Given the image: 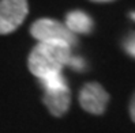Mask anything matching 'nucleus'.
<instances>
[{
	"label": "nucleus",
	"instance_id": "nucleus-1",
	"mask_svg": "<svg viewBox=\"0 0 135 133\" xmlns=\"http://www.w3.org/2000/svg\"><path fill=\"white\" fill-rule=\"evenodd\" d=\"M70 57L71 48L66 44L38 42L29 54V71L38 79L61 73V69L68 64Z\"/></svg>",
	"mask_w": 135,
	"mask_h": 133
},
{
	"label": "nucleus",
	"instance_id": "nucleus-2",
	"mask_svg": "<svg viewBox=\"0 0 135 133\" xmlns=\"http://www.w3.org/2000/svg\"><path fill=\"white\" fill-rule=\"evenodd\" d=\"M30 34L38 42L66 44L70 48H73L78 42L75 34L71 33L63 23L49 18H41L36 20L30 27Z\"/></svg>",
	"mask_w": 135,
	"mask_h": 133
},
{
	"label": "nucleus",
	"instance_id": "nucleus-3",
	"mask_svg": "<svg viewBox=\"0 0 135 133\" xmlns=\"http://www.w3.org/2000/svg\"><path fill=\"white\" fill-rule=\"evenodd\" d=\"M29 12L27 0H0V35L17 30Z\"/></svg>",
	"mask_w": 135,
	"mask_h": 133
},
{
	"label": "nucleus",
	"instance_id": "nucleus-4",
	"mask_svg": "<svg viewBox=\"0 0 135 133\" xmlns=\"http://www.w3.org/2000/svg\"><path fill=\"white\" fill-rule=\"evenodd\" d=\"M109 102V94L100 83H86L79 92V103L85 111L100 115L104 114Z\"/></svg>",
	"mask_w": 135,
	"mask_h": 133
},
{
	"label": "nucleus",
	"instance_id": "nucleus-5",
	"mask_svg": "<svg viewBox=\"0 0 135 133\" xmlns=\"http://www.w3.org/2000/svg\"><path fill=\"white\" fill-rule=\"evenodd\" d=\"M44 105L48 107L52 115L55 117H61L64 115L70 107L71 103V94L70 90H63V91H52V92H44L42 98Z\"/></svg>",
	"mask_w": 135,
	"mask_h": 133
},
{
	"label": "nucleus",
	"instance_id": "nucleus-6",
	"mask_svg": "<svg viewBox=\"0 0 135 133\" xmlns=\"http://www.w3.org/2000/svg\"><path fill=\"white\" fill-rule=\"evenodd\" d=\"M73 34H90L93 31V19L83 11H71L66 17L64 25Z\"/></svg>",
	"mask_w": 135,
	"mask_h": 133
},
{
	"label": "nucleus",
	"instance_id": "nucleus-7",
	"mask_svg": "<svg viewBox=\"0 0 135 133\" xmlns=\"http://www.w3.org/2000/svg\"><path fill=\"white\" fill-rule=\"evenodd\" d=\"M40 83L44 87L45 92H52V91H63L67 90L68 86L66 83V79L61 73H56L48 77H44V79H40Z\"/></svg>",
	"mask_w": 135,
	"mask_h": 133
},
{
	"label": "nucleus",
	"instance_id": "nucleus-8",
	"mask_svg": "<svg viewBox=\"0 0 135 133\" xmlns=\"http://www.w3.org/2000/svg\"><path fill=\"white\" fill-rule=\"evenodd\" d=\"M124 49L126 52L130 54V56H132L135 58V33L130 34L128 37L126 38L124 41Z\"/></svg>",
	"mask_w": 135,
	"mask_h": 133
},
{
	"label": "nucleus",
	"instance_id": "nucleus-9",
	"mask_svg": "<svg viewBox=\"0 0 135 133\" xmlns=\"http://www.w3.org/2000/svg\"><path fill=\"white\" fill-rule=\"evenodd\" d=\"M68 65L73 68V69H75V71H83V69L86 68L85 61H83L81 57H70Z\"/></svg>",
	"mask_w": 135,
	"mask_h": 133
},
{
	"label": "nucleus",
	"instance_id": "nucleus-10",
	"mask_svg": "<svg viewBox=\"0 0 135 133\" xmlns=\"http://www.w3.org/2000/svg\"><path fill=\"white\" fill-rule=\"evenodd\" d=\"M130 117H131L132 122H135V94L130 100Z\"/></svg>",
	"mask_w": 135,
	"mask_h": 133
},
{
	"label": "nucleus",
	"instance_id": "nucleus-11",
	"mask_svg": "<svg viewBox=\"0 0 135 133\" xmlns=\"http://www.w3.org/2000/svg\"><path fill=\"white\" fill-rule=\"evenodd\" d=\"M91 2H97V3H107V2H113V0H91Z\"/></svg>",
	"mask_w": 135,
	"mask_h": 133
},
{
	"label": "nucleus",
	"instance_id": "nucleus-12",
	"mask_svg": "<svg viewBox=\"0 0 135 133\" xmlns=\"http://www.w3.org/2000/svg\"><path fill=\"white\" fill-rule=\"evenodd\" d=\"M131 18H132V19L135 20V12H132V14H131Z\"/></svg>",
	"mask_w": 135,
	"mask_h": 133
}]
</instances>
